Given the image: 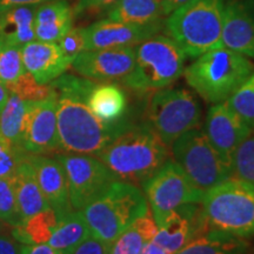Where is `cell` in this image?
I'll use <instances>...</instances> for the list:
<instances>
[{
    "mask_svg": "<svg viewBox=\"0 0 254 254\" xmlns=\"http://www.w3.org/2000/svg\"><path fill=\"white\" fill-rule=\"evenodd\" d=\"M51 86L57 93V125L62 150L98 155L131 124L125 119L107 124L94 116L86 98L94 82L73 75H60Z\"/></svg>",
    "mask_w": 254,
    "mask_h": 254,
    "instance_id": "obj_1",
    "label": "cell"
},
{
    "mask_svg": "<svg viewBox=\"0 0 254 254\" xmlns=\"http://www.w3.org/2000/svg\"><path fill=\"white\" fill-rule=\"evenodd\" d=\"M97 157L120 182L141 186L170 160L171 151L148 125H129Z\"/></svg>",
    "mask_w": 254,
    "mask_h": 254,
    "instance_id": "obj_2",
    "label": "cell"
},
{
    "mask_svg": "<svg viewBox=\"0 0 254 254\" xmlns=\"http://www.w3.org/2000/svg\"><path fill=\"white\" fill-rule=\"evenodd\" d=\"M253 72L249 57L221 46L199 56L183 74L202 99L218 104L226 101Z\"/></svg>",
    "mask_w": 254,
    "mask_h": 254,
    "instance_id": "obj_3",
    "label": "cell"
},
{
    "mask_svg": "<svg viewBox=\"0 0 254 254\" xmlns=\"http://www.w3.org/2000/svg\"><path fill=\"white\" fill-rule=\"evenodd\" d=\"M225 0H189L167 15L165 30L185 55L198 58L221 47Z\"/></svg>",
    "mask_w": 254,
    "mask_h": 254,
    "instance_id": "obj_4",
    "label": "cell"
},
{
    "mask_svg": "<svg viewBox=\"0 0 254 254\" xmlns=\"http://www.w3.org/2000/svg\"><path fill=\"white\" fill-rule=\"evenodd\" d=\"M147 211L148 202L140 189L120 180L81 209L92 236L110 246Z\"/></svg>",
    "mask_w": 254,
    "mask_h": 254,
    "instance_id": "obj_5",
    "label": "cell"
},
{
    "mask_svg": "<svg viewBox=\"0 0 254 254\" xmlns=\"http://www.w3.org/2000/svg\"><path fill=\"white\" fill-rule=\"evenodd\" d=\"M134 50V65L123 82L136 93L170 86L184 73L187 56L172 38L154 34Z\"/></svg>",
    "mask_w": 254,
    "mask_h": 254,
    "instance_id": "obj_6",
    "label": "cell"
},
{
    "mask_svg": "<svg viewBox=\"0 0 254 254\" xmlns=\"http://www.w3.org/2000/svg\"><path fill=\"white\" fill-rule=\"evenodd\" d=\"M202 211L209 230L240 238L254 236V186L232 177L205 193Z\"/></svg>",
    "mask_w": 254,
    "mask_h": 254,
    "instance_id": "obj_7",
    "label": "cell"
},
{
    "mask_svg": "<svg viewBox=\"0 0 254 254\" xmlns=\"http://www.w3.org/2000/svg\"><path fill=\"white\" fill-rule=\"evenodd\" d=\"M147 125L171 148L173 142L190 129L198 128L201 106L185 88H161L152 92L146 106Z\"/></svg>",
    "mask_w": 254,
    "mask_h": 254,
    "instance_id": "obj_8",
    "label": "cell"
},
{
    "mask_svg": "<svg viewBox=\"0 0 254 254\" xmlns=\"http://www.w3.org/2000/svg\"><path fill=\"white\" fill-rule=\"evenodd\" d=\"M171 148L174 161L204 193L233 177L232 165L215 151L199 127L180 135Z\"/></svg>",
    "mask_w": 254,
    "mask_h": 254,
    "instance_id": "obj_9",
    "label": "cell"
},
{
    "mask_svg": "<svg viewBox=\"0 0 254 254\" xmlns=\"http://www.w3.org/2000/svg\"><path fill=\"white\" fill-rule=\"evenodd\" d=\"M141 187L157 225L168 212L183 205L200 204L205 195L193 185L183 168L171 159Z\"/></svg>",
    "mask_w": 254,
    "mask_h": 254,
    "instance_id": "obj_10",
    "label": "cell"
},
{
    "mask_svg": "<svg viewBox=\"0 0 254 254\" xmlns=\"http://www.w3.org/2000/svg\"><path fill=\"white\" fill-rule=\"evenodd\" d=\"M57 160L65 171L69 201L75 211H81L118 180L99 159L91 155L59 154Z\"/></svg>",
    "mask_w": 254,
    "mask_h": 254,
    "instance_id": "obj_11",
    "label": "cell"
},
{
    "mask_svg": "<svg viewBox=\"0 0 254 254\" xmlns=\"http://www.w3.org/2000/svg\"><path fill=\"white\" fill-rule=\"evenodd\" d=\"M21 148L31 154L50 153L62 148L57 125V93L49 99L27 103Z\"/></svg>",
    "mask_w": 254,
    "mask_h": 254,
    "instance_id": "obj_12",
    "label": "cell"
},
{
    "mask_svg": "<svg viewBox=\"0 0 254 254\" xmlns=\"http://www.w3.org/2000/svg\"><path fill=\"white\" fill-rule=\"evenodd\" d=\"M187 204L168 212L158 224L153 243L168 254H176L190 240L209 231L202 208Z\"/></svg>",
    "mask_w": 254,
    "mask_h": 254,
    "instance_id": "obj_13",
    "label": "cell"
},
{
    "mask_svg": "<svg viewBox=\"0 0 254 254\" xmlns=\"http://www.w3.org/2000/svg\"><path fill=\"white\" fill-rule=\"evenodd\" d=\"M134 47L87 50L75 57L71 66L86 79L100 82L124 80L134 65Z\"/></svg>",
    "mask_w": 254,
    "mask_h": 254,
    "instance_id": "obj_14",
    "label": "cell"
},
{
    "mask_svg": "<svg viewBox=\"0 0 254 254\" xmlns=\"http://www.w3.org/2000/svg\"><path fill=\"white\" fill-rule=\"evenodd\" d=\"M204 132L215 151L232 165L234 152L250 135L252 128L230 109L226 101H222L208 110Z\"/></svg>",
    "mask_w": 254,
    "mask_h": 254,
    "instance_id": "obj_15",
    "label": "cell"
},
{
    "mask_svg": "<svg viewBox=\"0 0 254 254\" xmlns=\"http://www.w3.org/2000/svg\"><path fill=\"white\" fill-rule=\"evenodd\" d=\"M161 27L163 25L139 26L106 18L84 28L85 51L135 47L150 37L158 34Z\"/></svg>",
    "mask_w": 254,
    "mask_h": 254,
    "instance_id": "obj_16",
    "label": "cell"
},
{
    "mask_svg": "<svg viewBox=\"0 0 254 254\" xmlns=\"http://www.w3.org/2000/svg\"><path fill=\"white\" fill-rule=\"evenodd\" d=\"M28 160L34 168L37 182L49 202L56 212L58 220L72 212L68 195L67 179L65 171L57 159L44 157L41 154H28Z\"/></svg>",
    "mask_w": 254,
    "mask_h": 254,
    "instance_id": "obj_17",
    "label": "cell"
},
{
    "mask_svg": "<svg viewBox=\"0 0 254 254\" xmlns=\"http://www.w3.org/2000/svg\"><path fill=\"white\" fill-rule=\"evenodd\" d=\"M21 56L26 71L40 85L51 84L71 66L58 43L33 40L21 47Z\"/></svg>",
    "mask_w": 254,
    "mask_h": 254,
    "instance_id": "obj_18",
    "label": "cell"
},
{
    "mask_svg": "<svg viewBox=\"0 0 254 254\" xmlns=\"http://www.w3.org/2000/svg\"><path fill=\"white\" fill-rule=\"evenodd\" d=\"M221 45L254 59V15L243 2L225 4Z\"/></svg>",
    "mask_w": 254,
    "mask_h": 254,
    "instance_id": "obj_19",
    "label": "cell"
},
{
    "mask_svg": "<svg viewBox=\"0 0 254 254\" xmlns=\"http://www.w3.org/2000/svg\"><path fill=\"white\" fill-rule=\"evenodd\" d=\"M72 25L73 9L66 0H50L38 5L34 17L36 40L58 43Z\"/></svg>",
    "mask_w": 254,
    "mask_h": 254,
    "instance_id": "obj_20",
    "label": "cell"
},
{
    "mask_svg": "<svg viewBox=\"0 0 254 254\" xmlns=\"http://www.w3.org/2000/svg\"><path fill=\"white\" fill-rule=\"evenodd\" d=\"M28 154L19 166L17 174L12 178L23 224L40 212L51 208L37 182L34 168L28 160Z\"/></svg>",
    "mask_w": 254,
    "mask_h": 254,
    "instance_id": "obj_21",
    "label": "cell"
},
{
    "mask_svg": "<svg viewBox=\"0 0 254 254\" xmlns=\"http://www.w3.org/2000/svg\"><path fill=\"white\" fill-rule=\"evenodd\" d=\"M38 5L15 6L0 12V41L23 47L36 40L34 17Z\"/></svg>",
    "mask_w": 254,
    "mask_h": 254,
    "instance_id": "obj_22",
    "label": "cell"
},
{
    "mask_svg": "<svg viewBox=\"0 0 254 254\" xmlns=\"http://www.w3.org/2000/svg\"><path fill=\"white\" fill-rule=\"evenodd\" d=\"M86 104L97 118L107 124L124 119L127 111V97L116 84H94L86 98Z\"/></svg>",
    "mask_w": 254,
    "mask_h": 254,
    "instance_id": "obj_23",
    "label": "cell"
},
{
    "mask_svg": "<svg viewBox=\"0 0 254 254\" xmlns=\"http://www.w3.org/2000/svg\"><path fill=\"white\" fill-rule=\"evenodd\" d=\"M164 18L161 0H118L107 12V19L139 26L163 25Z\"/></svg>",
    "mask_w": 254,
    "mask_h": 254,
    "instance_id": "obj_24",
    "label": "cell"
},
{
    "mask_svg": "<svg viewBox=\"0 0 254 254\" xmlns=\"http://www.w3.org/2000/svg\"><path fill=\"white\" fill-rule=\"evenodd\" d=\"M247 250L245 238L209 230L190 240L176 254H247Z\"/></svg>",
    "mask_w": 254,
    "mask_h": 254,
    "instance_id": "obj_25",
    "label": "cell"
},
{
    "mask_svg": "<svg viewBox=\"0 0 254 254\" xmlns=\"http://www.w3.org/2000/svg\"><path fill=\"white\" fill-rule=\"evenodd\" d=\"M90 234V228L82 212H71L58 221L47 245L55 249L59 254H72L75 247Z\"/></svg>",
    "mask_w": 254,
    "mask_h": 254,
    "instance_id": "obj_26",
    "label": "cell"
},
{
    "mask_svg": "<svg viewBox=\"0 0 254 254\" xmlns=\"http://www.w3.org/2000/svg\"><path fill=\"white\" fill-rule=\"evenodd\" d=\"M157 232L158 225L148 209L113 241L110 254H139L146 244L153 240Z\"/></svg>",
    "mask_w": 254,
    "mask_h": 254,
    "instance_id": "obj_27",
    "label": "cell"
},
{
    "mask_svg": "<svg viewBox=\"0 0 254 254\" xmlns=\"http://www.w3.org/2000/svg\"><path fill=\"white\" fill-rule=\"evenodd\" d=\"M58 221L56 212L49 208L28 219L25 224L15 226L13 237L25 245L47 244Z\"/></svg>",
    "mask_w": 254,
    "mask_h": 254,
    "instance_id": "obj_28",
    "label": "cell"
},
{
    "mask_svg": "<svg viewBox=\"0 0 254 254\" xmlns=\"http://www.w3.org/2000/svg\"><path fill=\"white\" fill-rule=\"evenodd\" d=\"M28 100L9 93L4 110L0 113V136L9 144L21 148V132Z\"/></svg>",
    "mask_w": 254,
    "mask_h": 254,
    "instance_id": "obj_29",
    "label": "cell"
},
{
    "mask_svg": "<svg viewBox=\"0 0 254 254\" xmlns=\"http://www.w3.org/2000/svg\"><path fill=\"white\" fill-rule=\"evenodd\" d=\"M21 47L0 41V82L8 86L26 73Z\"/></svg>",
    "mask_w": 254,
    "mask_h": 254,
    "instance_id": "obj_30",
    "label": "cell"
},
{
    "mask_svg": "<svg viewBox=\"0 0 254 254\" xmlns=\"http://www.w3.org/2000/svg\"><path fill=\"white\" fill-rule=\"evenodd\" d=\"M226 104L251 128H254V72L226 100Z\"/></svg>",
    "mask_w": 254,
    "mask_h": 254,
    "instance_id": "obj_31",
    "label": "cell"
},
{
    "mask_svg": "<svg viewBox=\"0 0 254 254\" xmlns=\"http://www.w3.org/2000/svg\"><path fill=\"white\" fill-rule=\"evenodd\" d=\"M233 177L254 186V129L234 152Z\"/></svg>",
    "mask_w": 254,
    "mask_h": 254,
    "instance_id": "obj_32",
    "label": "cell"
},
{
    "mask_svg": "<svg viewBox=\"0 0 254 254\" xmlns=\"http://www.w3.org/2000/svg\"><path fill=\"white\" fill-rule=\"evenodd\" d=\"M9 93L17 94L21 99L28 101H40L56 95V91L51 85H40L34 80L30 73L26 72L13 84L8 85Z\"/></svg>",
    "mask_w": 254,
    "mask_h": 254,
    "instance_id": "obj_33",
    "label": "cell"
},
{
    "mask_svg": "<svg viewBox=\"0 0 254 254\" xmlns=\"http://www.w3.org/2000/svg\"><path fill=\"white\" fill-rule=\"evenodd\" d=\"M0 220L14 227L23 225L12 178H0Z\"/></svg>",
    "mask_w": 254,
    "mask_h": 254,
    "instance_id": "obj_34",
    "label": "cell"
},
{
    "mask_svg": "<svg viewBox=\"0 0 254 254\" xmlns=\"http://www.w3.org/2000/svg\"><path fill=\"white\" fill-rule=\"evenodd\" d=\"M27 154L23 148L9 144L0 136V178H13Z\"/></svg>",
    "mask_w": 254,
    "mask_h": 254,
    "instance_id": "obj_35",
    "label": "cell"
},
{
    "mask_svg": "<svg viewBox=\"0 0 254 254\" xmlns=\"http://www.w3.org/2000/svg\"><path fill=\"white\" fill-rule=\"evenodd\" d=\"M58 45L60 50H62V52L64 53V56L72 64L73 60L75 59V57L85 51L84 28L72 27L58 41Z\"/></svg>",
    "mask_w": 254,
    "mask_h": 254,
    "instance_id": "obj_36",
    "label": "cell"
},
{
    "mask_svg": "<svg viewBox=\"0 0 254 254\" xmlns=\"http://www.w3.org/2000/svg\"><path fill=\"white\" fill-rule=\"evenodd\" d=\"M111 246L90 234L75 247L72 254H110Z\"/></svg>",
    "mask_w": 254,
    "mask_h": 254,
    "instance_id": "obj_37",
    "label": "cell"
},
{
    "mask_svg": "<svg viewBox=\"0 0 254 254\" xmlns=\"http://www.w3.org/2000/svg\"><path fill=\"white\" fill-rule=\"evenodd\" d=\"M118 0H78V5L75 11L82 12L86 11V9L110 8Z\"/></svg>",
    "mask_w": 254,
    "mask_h": 254,
    "instance_id": "obj_38",
    "label": "cell"
},
{
    "mask_svg": "<svg viewBox=\"0 0 254 254\" xmlns=\"http://www.w3.org/2000/svg\"><path fill=\"white\" fill-rule=\"evenodd\" d=\"M21 254H59V252H57L47 244H37V245H24L21 247Z\"/></svg>",
    "mask_w": 254,
    "mask_h": 254,
    "instance_id": "obj_39",
    "label": "cell"
},
{
    "mask_svg": "<svg viewBox=\"0 0 254 254\" xmlns=\"http://www.w3.org/2000/svg\"><path fill=\"white\" fill-rule=\"evenodd\" d=\"M0 254H21V249L13 239L0 236Z\"/></svg>",
    "mask_w": 254,
    "mask_h": 254,
    "instance_id": "obj_40",
    "label": "cell"
},
{
    "mask_svg": "<svg viewBox=\"0 0 254 254\" xmlns=\"http://www.w3.org/2000/svg\"><path fill=\"white\" fill-rule=\"evenodd\" d=\"M50 0H0V12L5 9L15 7V6H26V5H40L43 2Z\"/></svg>",
    "mask_w": 254,
    "mask_h": 254,
    "instance_id": "obj_41",
    "label": "cell"
},
{
    "mask_svg": "<svg viewBox=\"0 0 254 254\" xmlns=\"http://www.w3.org/2000/svg\"><path fill=\"white\" fill-rule=\"evenodd\" d=\"M189 0H163V9L165 17H167L168 14L172 13L173 11H176L178 7L185 4Z\"/></svg>",
    "mask_w": 254,
    "mask_h": 254,
    "instance_id": "obj_42",
    "label": "cell"
},
{
    "mask_svg": "<svg viewBox=\"0 0 254 254\" xmlns=\"http://www.w3.org/2000/svg\"><path fill=\"white\" fill-rule=\"evenodd\" d=\"M139 254H168L166 251H164L160 246H158L157 244H154L153 241H150L144 246V249L141 250V252Z\"/></svg>",
    "mask_w": 254,
    "mask_h": 254,
    "instance_id": "obj_43",
    "label": "cell"
},
{
    "mask_svg": "<svg viewBox=\"0 0 254 254\" xmlns=\"http://www.w3.org/2000/svg\"><path fill=\"white\" fill-rule=\"evenodd\" d=\"M9 98V91L2 82H0V113L4 110L6 103Z\"/></svg>",
    "mask_w": 254,
    "mask_h": 254,
    "instance_id": "obj_44",
    "label": "cell"
},
{
    "mask_svg": "<svg viewBox=\"0 0 254 254\" xmlns=\"http://www.w3.org/2000/svg\"><path fill=\"white\" fill-rule=\"evenodd\" d=\"M0 226H1V220H0Z\"/></svg>",
    "mask_w": 254,
    "mask_h": 254,
    "instance_id": "obj_45",
    "label": "cell"
},
{
    "mask_svg": "<svg viewBox=\"0 0 254 254\" xmlns=\"http://www.w3.org/2000/svg\"><path fill=\"white\" fill-rule=\"evenodd\" d=\"M161 2H163V0H161Z\"/></svg>",
    "mask_w": 254,
    "mask_h": 254,
    "instance_id": "obj_46",
    "label": "cell"
},
{
    "mask_svg": "<svg viewBox=\"0 0 254 254\" xmlns=\"http://www.w3.org/2000/svg\"><path fill=\"white\" fill-rule=\"evenodd\" d=\"M253 129H254V128H253Z\"/></svg>",
    "mask_w": 254,
    "mask_h": 254,
    "instance_id": "obj_47",
    "label": "cell"
}]
</instances>
